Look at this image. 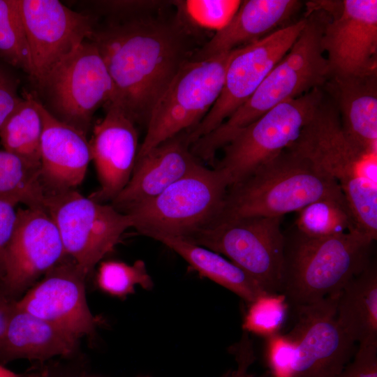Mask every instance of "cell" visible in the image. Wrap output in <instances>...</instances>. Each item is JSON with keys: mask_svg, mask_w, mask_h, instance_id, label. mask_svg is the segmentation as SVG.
I'll list each match as a JSON object with an SVG mask.
<instances>
[{"mask_svg": "<svg viewBox=\"0 0 377 377\" xmlns=\"http://www.w3.org/2000/svg\"><path fill=\"white\" fill-rule=\"evenodd\" d=\"M186 37L177 22L144 17L96 27L90 39L112 80L109 104L135 124H147L156 102L188 61Z\"/></svg>", "mask_w": 377, "mask_h": 377, "instance_id": "1", "label": "cell"}, {"mask_svg": "<svg viewBox=\"0 0 377 377\" xmlns=\"http://www.w3.org/2000/svg\"><path fill=\"white\" fill-rule=\"evenodd\" d=\"M326 15L312 13L286 54L253 94L225 121L191 146L200 161L214 162L216 151L238 131L286 101L300 96L329 80V65L321 45Z\"/></svg>", "mask_w": 377, "mask_h": 377, "instance_id": "2", "label": "cell"}, {"mask_svg": "<svg viewBox=\"0 0 377 377\" xmlns=\"http://www.w3.org/2000/svg\"><path fill=\"white\" fill-rule=\"evenodd\" d=\"M308 158L340 186L357 230L377 237V154L355 147L346 137L335 103L323 101L299 138L288 147Z\"/></svg>", "mask_w": 377, "mask_h": 377, "instance_id": "3", "label": "cell"}, {"mask_svg": "<svg viewBox=\"0 0 377 377\" xmlns=\"http://www.w3.org/2000/svg\"><path fill=\"white\" fill-rule=\"evenodd\" d=\"M323 198L346 200L332 177L308 158L286 148L228 188L217 219L283 217Z\"/></svg>", "mask_w": 377, "mask_h": 377, "instance_id": "4", "label": "cell"}, {"mask_svg": "<svg viewBox=\"0 0 377 377\" xmlns=\"http://www.w3.org/2000/svg\"><path fill=\"white\" fill-rule=\"evenodd\" d=\"M373 242L355 231L314 237L295 228L285 235L281 293L290 305L339 294L371 261Z\"/></svg>", "mask_w": 377, "mask_h": 377, "instance_id": "5", "label": "cell"}, {"mask_svg": "<svg viewBox=\"0 0 377 377\" xmlns=\"http://www.w3.org/2000/svg\"><path fill=\"white\" fill-rule=\"evenodd\" d=\"M229 187V179L223 170L201 163L125 214L141 235L152 239L170 236L186 239L219 216Z\"/></svg>", "mask_w": 377, "mask_h": 377, "instance_id": "6", "label": "cell"}, {"mask_svg": "<svg viewBox=\"0 0 377 377\" xmlns=\"http://www.w3.org/2000/svg\"><path fill=\"white\" fill-rule=\"evenodd\" d=\"M283 218H219L186 240L226 256L264 292L281 293L285 244Z\"/></svg>", "mask_w": 377, "mask_h": 377, "instance_id": "7", "label": "cell"}, {"mask_svg": "<svg viewBox=\"0 0 377 377\" xmlns=\"http://www.w3.org/2000/svg\"><path fill=\"white\" fill-rule=\"evenodd\" d=\"M232 51L188 60L180 68L150 114L137 158L202 120L221 92Z\"/></svg>", "mask_w": 377, "mask_h": 377, "instance_id": "8", "label": "cell"}, {"mask_svg": "<svg viewBox=\"0 0 377 377\" xmlns=\"http://www.w3.org/2000/svg\"><path fill=\"white\" fill-rule=\"evenodd\" d=\"M54 117L87 133L94 113L109 104L113 86L103 57L91 39L53 66L36 83Z\"/></svg>", "mask_w": 377, "mask_h": 377, "instance_id": "9", "label": "cell"}, {"mask_svg": "<svg viewBox=\"0 0 377 377\" xmlns=\"http://www.w3.org/2000/svg\"><path fill=\"white\" fill-rule=\"evenodd\" d=\"M323 100L318 87L276 105L237 133L214 168L227 175L230 186L242 182L299 138Z\"/></svg>", "mask_w": 377, "mask_h": 377, "instance_id": "10", "label": "cell"}, {"mask_svg": "<svg viewBox=\"0 0 377 377\" xmlns=\"http://www.w3.org/2000/svg\"><path fill=\"white\" fill-rule=\"evenodd\" d=\"M43 207L59 231L66 254L87 275L132 228L128 215L76 189L45 193Z\"/></svg>", "mask_w": 377, "mask_h": 377, "instance_id": "11", "label": "cell"}, {"mask_svg": "<svg viewBox=\"0 0 377 377\" xmlns=\"http://www.w3.org/2000/svg\"><path fill=\"white\" fill-rule=\"evenodd\" d=\"M306 22V18L302 19L233 50L219 98L202 120L186 131L190 145L219 126L253 94L291 48Z\"/></svg>", "mask_w": 377, "mask_h": 377, "instance_id": "12", "label": "cell"}, {"mask_svg": "<svg viewBox=\"0 0 377 377\" xmlns=\"http://www.w3.org/2000/svg\"><path fill=\"white\" fill-rule=\"evenodd\" d=\"M339 293L313 304H289L293 325L285 334L294 345L293 377H336L353 359L355 343L337 318Z\"/></svg>", "mask_w": 377, "mask_h": 377, "instance_id": "13", "label": "cell"}, {"mask_svg": "<svg viewBox=\"0 0 377 377\" xmlns=\"http://www.w3.org/2000/svg\"><path fill=\"white\" fill-rule=\"evenodd\" d=\"M66 254L59 231L40 207L19 208L6 249L0 291L17 300Z\"/></svg>", "mask_w": 377, "mask_h": 377, "instance_id": "14", "label": "cell"}, {"mask_svg": "<svg viewBox=\"0 0 377 377\" xmlns=\"http://www.w3.org/2000/svg\"><path fill=\"white\" fill-rule=\"evenodd\" d=\"M37 83L59 61L90 39L92 15L74 11L58 0H17Z\"/></svg>", "mask_w": 377, "mask_h": 377, "instance_id": "15", "label": "cell"}, {"mask_svg": "<svg viewBox=\"0 0 377 377\" xmlns=\"http://www.w3.org/2000/svg\"><path fill=\"white\" fill-rule=\"evenodd\" d=\"M339 8L326 16L321 38L330 78L376 73L377 1L344 0Z\"/></svg>", "mask_w": 377, "mask_h": 377, "instance_id": "16", "label": "cell"}, {"mask_svg": "<svg viewBox=\"0 0 377 377\" xmlns=\"http://www.w3.org/2000/svg\"><path fill=\"white\" fill-rule=\"evenodd\" d=\"M87 274L66 256L15 302L17 309L78 338L94 333L96 321L86 298Z\"/></svg>", "mask_w": 377, "mask_h": 377, "instance_id": "17", "label": "cell"}, {"mask_svg": "<svg viewBox=\"0 0 377 377\" xmlns=\"http://www.w3.org/2000/svg\"><path fill=\"white\" fill-rule=\"evenodd\" d=\"M89 141L100 187L88 197L101 203L113 200L128 184L138 154L135 123L118 106H105Z\"/></svg>", "mask_w": 377, "mask_h": 377, "instance_id": "18", "label": "cell"}, {"mask_svg": "<svg viewBox=\"0 0 377 377\" xmlns=\"http://www.w3.org/2000/svg\"><path fill=\"white\" fill-rule=\"evenodd\" d=\"M200 164L191 151L186 131L179 133L137 158L128 184L111 205L126 214L159 195Z\"/></svg>", "mask_w": 377, "mask_h": 377, "instance_id": "19", "label": "cell"}, {"mask_svg": "<svg viewBox=\"0 0 377 377\" xmlns=\"http://www.w3.org/2000/svg\"><path fill=\"white\" fill-rule=\"evenodd\" d=\"M38 109L43 124L40 178L45 193L75 189L91 161L87 135L57 119L40 101Z\"/></svg>", "mask_w": 377, "mask_h": 377, "instance_id": "20", "label": "cell"}, {"mask_svg": "<svg viewBox=\"0 0 377 377\" xmlns=\"http://www.w3.org/2000/svg\"><path fill=\"white\" fill-rule=\"evenodd\" d=\"M80 338L16 307L0 339V364L25 359L44 362L75 357Z\"/></svg>", "mask_w": 377, "mask_h": 377, "instance_id": "21", "label": "cell"}, {"mask_svg": "<svg viewBox=\"0 0 377 377\" xmlns=\"http://www.w3.org/2000/svg\"><path fill=\"white\" fill-rule=\"evenodd\" d=\"M297 0H246L230 22L195 54L193 60H203L256 42L283 28L299 10Z\"/></svg>", "mask_w": 377, "mask_h": 377, "instance_id": "22", "label": "cell"}, {"mask_svg": "<svg viewBox=\"0 0 377 377\" xmlns=\"http://www.w3.org/2000/svg\"><path fill=\"white\" fill-rule=\"evenodd\" d=\"M376 75L330 77L328 83L343 133L355 147L369 154H377Z\"/></svg>", "mask_w": 377, "mask_h": 377, "instance_id": "23", "label": "cell"}, {"mask_svg": "<svg viewBox=\"0 0 377 377\" xmlns=\"http://www.w3.org/2000/svg\"><path fill=\"white\" fill-rule=\"evenodd\" d=\"M337 318L354 343L377 341V267L374 260L340 292Z\"/></svg>", "mask_w": 377, "mask_h": 377, "instance_id": "24", "label": "cell"}, {"mask_svg": "<svg viewBox=\"0 0 377 377\" xmlns=\"http://www.w3.org/2000/svg\"><path fill=\"white\" fill-rule=\"evenodd\" d=\"M154 239L177 253L199 274L248 303L267 293L247 273L219 253L179 237L157 236Z\"/></svg>", "mask_w": 377, "mask_h": 377, "instance_id": "25", "label": "cell"}, {"mask_svg": "<svg viewBox=\"0 0 377 377\" xmlns=\"http://www.w3.org/2000/svg\"><path fill=\"white\" fill-rule=\"evenodd\" d=\"M43 128L38 101L27 94L1 125V144L29 166L40 168Z\"/></svg>", "mask_w": 377, "mask_h": 377, "instance_id": "26", "label": "cell"}, {"mask_svg": "<svg viewBox=\"0 0 377 377\" xmlns=\"http://www.w3.org/2000/svg\"><path fill=\"white\" fill-rule=\"evenodd\" d=\"M45 191L40 168L29 166L15 155L0 150V198L27 207H43Z\"/></svg>", "mask_w": 377, "mask_h": 377, "instance_id": "27", "label": "cell"}, {"mask_svg": "<svg viewBox=\"0 0 377 377\" xmlns=\"http://www.w3.org/2000/svg\"><path fill=\"white\" fill-rule=\"evenodd\" d=\"M297 213L295 228L310 237H323L347 231L357 232L346 200L320 199Z\"/></svg>", "mask_w": 377, "mask_h": 377, "instance_id": "28", "label": "cell"}, {"mask_svg": "<svg viewBox=\"0 0 377 377\" xmlns=\"http://www.w3.org/2000/svg\"><path fill=\"white\" fill-rule=\"evenodd\" d=\"M0 59L32 78L31 53L17 0H0Z\"/></svg>", "mask_w": 377, "mask_h": 377, "instance_id": "29", "label": "cell"}, {"mask_svg": "<svg viewBox=\"0 0 377 377\" xmlns=\"http://www.w3.org/2000/svg\"><path fill=\"white\" fill-rule=\"evenodd\" d=\"M243 328L265 337L279 333L284 325L290 305L282 293H265L249 303Z\"/></svg>", "mask_w": 377, "mask_h": 377, "instance_id": "30", "label": "cell"}, {"mask_svg": "<svg viewBox=\"0 0 377 377\" xmlns=\"http://www.w3.org/2000/svg\"><path fill=\"white\" fill-rule=\"evenodd\" d=\"M96 279L103 291L119 297L132 293L138 285L144 288L152 286L151 279L142 260H137L133 265L119 261L103 262Z\"/></svg>", "mask_w": 377, "mask_h": 377, "instance_id": "31", "label": "cell"}, {"mask_svg": "<svg viewBox=\"0 0 377 377\" xmlns=\"http://www.w3.org/2000/svg\"><path fill=\"white\" fill-rule=\"evenodd\" d=\"M241 2L239 0H186L174 1V4L194 25L216 32L230 22Z\"/></svg>", "mask_w": 377, "mask_h": 377, "instance_id": "32", "label": "cell"}, {"mask_svg": "<svg viewBox=\"0 0 377 377\" xmlns=\"http://www.w3.org/2000/svg\"><path fill=\"white\" fill-rule=\"evenodd\" d=\"M267 339L266 358L272 377H293L295 360L293 342L280 332Z\"/></svg>", "mask_w": 377, "mask_h": 377, "instance_id": "33", "label": "cell"}, {"mask_svg": "<svg viewBox=\"0 0 377 377\" xmlns=\"http://www.w3.org/2000/svg\"><path fill=\"white\" fill-rule=\"evenodd\" d=\"M173 2L174 1L112 0L93 1V3L102 13L131 20L140 17V14L166 8L172 5Z\"/></svg>", "mask_w": 377, "mask_h": 377, "instance_id": "34", "label": "cell"}, {"mask_svg": "<svg viewBox=\"0 0 377 377\" xmlns=\"http://www.w3.org/2000/svg\"><path fill=\"white\" fill-rule=\"evenodd\" d=\"M336 377H377V341L359 343L351 361Z\"/></svg>", "mask_w": 377, "mask_h": 377, "instance_id": "35", "label": "cell"}, {"mask_svg": "<svg viewBox=\"0 0 377 377\" xmlns=\"http://www.w3.org/2000/svg\"><path fill=\"white\" fill-rule=\"evenodd\" d=\"M10 68L0 59V126L22 98L18 95L19 80Z\"/></svg>", "mask_w": 377, "mask_h": 377, "instance_id": "36", "label": "cell"}, {"mask_svg": "<svg viewBox=\"0 0 377 377\" xmlns=\"http://www.w3.org/2000/svg\"><path fill=\"white\" fill-rule=\"evenodd\" d=\"M15 205L0 198V281L4 274L5 257L16 219Z\"/></svg>", "mask_w": 377, "mask_h": 377, "instance_id": "37", "label": "cell"}, {"mask_svg": "<svg viewBox=\"0 0 377 377\" xmlns=\"http://www.w3.org/2000/svg\"><path fill=\"white\" fill-rule=\"evenodd\" d=\"M16 301L0 291V339L5 332L9 320L15 310Z\"/></svg>", "mask_w": 377, "mask_h": 377, "instance_id": "38", "label": "cell"}, {"mask_svg": "<svg viewBox=\"0 0 377 377\" xmlns=\"http://www.w3.org/2000/svg\"><path fill=\"white\" fill-rule=\"evenodd\" d=\"M237 368L234 370L233 377H272L269 372L260 376H255L249 372V368L253 362L254 359L246 355L236 357Z\"/></svg>", "mask_w": 377, "mask_h": 377, "instance_id": "39", "label": "cell"}, {"mask_svg": "<svg viewBox=\"0 0 377 377\" xmlns=\"http://www.w3.org/2000/svg\"><path fill=\"white\" fill-rule=\"evenodd\" d=\"M27 374H18L0 364V377H27Z\"/></svg>", "mask_w": 377, "mask_h": 377, "instance_id": "40", "label": "cell"}, {"mask_svg": "<svg viewBox=\"0 0 377 377\" xmlns=\"http://www.w3.org/2000/svg\"><path fill=\"white\" fill-rule=\"evenodd\" d=\"M234 370H228L227 372L223 374L221 377H233Z\"/></svg>", "mask_w": 377, "mask_h": 377, "instance_id": "41", "label": "cell"}]
</instances>
